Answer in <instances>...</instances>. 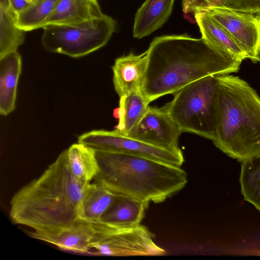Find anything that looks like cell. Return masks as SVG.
Here are the masks:
<instances>
[{"label":"cell","mask_w":260,"mask_h":260,"mask_svg":"<svg viewBox=\"0 0 260 260\" xmlns=\"http://www.w3.org/2000/svg\"><path fill=\"white\" fill-rule=\"evenodd\" d=\"M146 51L142 93L149 103L208 76L237 73L242 63L204 39L186 35L156 37Z\"/></svg>","instance_id":"1"},{"label":"cell","mask_w":260,"mask_h":260,"mask_svg":"<svg viewBox=\"0 0 260 260\" xmlns=\"http://www.w3.org/2000/svg\"><path fill=\"white\" fill-rule=\"evenodd\" d=\"M88 184L72 175L65 150L39 177L14 194L10 217L13 223L36 231L71 224L80 219L81 202Z\"/></svg>","instance_id":"2"},{"label":"cell","mask_w":260,"mask_h":260,"mask_svg":"<svg viewBox=\"0 0 260 260\" xmlns=\"http://www.w3.org/2000/svg\"><path fill=\"white\" fill-rule=\"evenodd\" d=\"M214 145L242 162L260 156V97L246 81L218 75Z\"/></svg>","instance_id":"3"},{"label":"cell","mask_w":260,"mask_h":260,"mask_svg":"<svg viewBox=\"0 0 260 260\" xmlns=\"http://www.w3.org/2000/svg\"><path fill=\"white\" fill-rule=\"evenodd\" d=\"M95 150L99 171L94 182L115 194L160 203L187 183L181 167L139 155Z\"/></svg>","instance_id":"4"},{"label":"cell","mask_w":260,"mask_h":260,"mask_svg":"<svg viewBox=\"0 0 260 260\" xmlns=\"http://www.w3.org/2000/svg\"><path fill=\"white\" fill-rule=\"evenodd\" d=\"M218 75L184 86L163 107L182 133L195 134L212 141L216 134V92Z\"/></svg>","instance_id":"5"},{"label":"cell","mask_w":260,"mask_h":260,"mask_svg":"<svg viewBox=\"0 0 260 260\" xmlns=\"http://www.w3.org/2000/svg\"><path fill=\"white\" fill-rule=\"evenodd\" d=\"M116 27V21L104 14L101 17L76 25H47L42 43L49 52L78 58L104 46Z\"/></svg>","instance_id":"6"},{"label":"cell","mask_w":260,"mask_h":260,"mask_svg":"<svg viewBox=\"0 0 260 260\" xmlns=\"http://www.w3.org/2000/svg\"><path fill=\"white\" fill-rule=\"evenodd\" d=\"M95 231L90 254L109 256L161 255L165 250L154 241L145 226L118 229L91 223Z\"/></svg>","instance_id":"7"},{"label":"cell","mask_w":260,"mask_h":260,"mask_svg":"<svg viewBox=\"0 0 260 260\" xmlns=\"http://www.w3.org/2000/svg\"><path fill=\"white\" fill-rule=\"evenodd\" d=\"M78 142L95 150L124 153L148 157L181 167L183 153L169 151L113 131L93 130L79 136Z\"/></svg>","instance_id":"8"},{"label":"cell","mask_w":260,"mask_h":260,"mask_svg":"<svg viewBox=\"0 0 260 260\" xmlns=\"http://www.w3.org/2000/svg\"><path fill=\"white\" fill-rule=\"evenodd\" d=\"M224 28L253 63L260 54V17L222 7L204 11Z\"/></svg>","instance_id":"9"},{"label":"cell","mask_w":260,"mask_h":260,"mask_svg":"<svg viewBox=\"0 0 260 260\" xmlns=\"http://www.w3.org/2000/svg\"><path fill=\"white\" fill-rule=\"evenodd\" d=\"M181 133L164 107L149 106L143 117L128 136L169 151L182 153L178 145Z\"/></svg>","instance_id":"10"},{"label":"cell","mask_w":260,"mask_h":260,"mask_svg":"<svg viewBox=\"0 0 260 260\" xmlns=\"http://www.w3.org/2000/svg\"><path fill=\"white\" fill-rule=\"evenodd\" d=\"M95 234L91 223L81 219L58 228L29 232V237L55 245L66 251L90 254L91 243Z\"/></svg>","instance_id":"11"},{"label":"cell","mask_w":260,"mask_h":260,"mask_svg":"<svg viewBox=\"0 0 260 260\" xmlns=\"http://www.w3.org/2000/svg\"><path fill=\"white\" fill-rule=\"evenodd\" d=\"M147 64V52L136 55L133 52L115 59L112 69L115 91L119 98L141 92Z\"/></svg>","instance_id":"12"},{"label":"cell","mask_w":260,"mask_h":260,"mask_svg":"<svg viewBox=\"0 0 260 260\" xmlns=\"http://www.w3.org/2000/svg\"><path fill=\"white\" fill-rule=\"evenodd\" d=\"M149 204L133 198L116 194L99 222L112 228L123 229L140 225Z\"/></svg>","instance_id":"13"},{"label":"cell","mask_w":260,"mask_h":260,"mask_svg":"<svg viewBox=\"0 0 260 260\" xmlns=\"http://www.w3.org/2000/svg\"><path fill=\"white\" fill-rule=\"evenodd\" d=\"M103 15L98 0H59L45 26L76 25Z\"/></svg>","instance_id":"14"},{"label":"cell","mask_w":260,"mask_h":260,"mask_svg":"<svg viewBox=\"0 0 260 260\" xmlns=\"http://www.w3.org/2000/svg\"><path fill=\"white\" fill-rule=\"evenodd\" d=\"M175 0H145L137 10L133 37L141 39L161 27L170 16Z\"/></svg>","instance_id":"15"},{"label":"cell","mask_w":260,"mask_h":260,"mask_svg":"<svg viewBox=\"0 0 260 260\" xmlns=\"http://www.w3.org/2000/svg\"><path fill=\"white\" fill-rule=\"evenodd\" d=\"M21 57L17 51L0 58V113L6 116L15 108L17 88L21 73Z\"/></svg>","instance_id":"16"},{"label":"cell","mask_w":260,"mask_h":260,"mask_svg":"<svg viewBox=\"0 0 260 260\" xmlns=\"http://www.w3.org/2000/svg\"><path fill=\"white\" fill-rule=\"evenodd\" d=\"M202 38L219 50L243 61L248 58L247 54L230 35L205 11L195 15Z\"/></svg>","instance_id":"17"},{"label":"cell","mask_w":260,"mask_h":260,"mask_svg":"<svg viewBox=\"0 0 260 260\" xmlns=\"http://www.w3.org/2000/svg\"><path fill=\"white\" fill-rule=\"evenodd\" d=\"M70 171L78 181L89 183L99 171L94 149L82 143L72 145L67 149Z\"/></svg>","instance_id":"18"},{"label":"cell","mask_w":260,"mask_h":260,"mask_svg":"<svg viewBox=\"0 0 260 260\" xmlns=\"http://www.w3.org/2000/svg\"><path fill=\"white\" fill-rule=\"evenodd\" d=\"M115 196V193L96 183H89L82 200L80 218L90 223L99 222Z\"/></svg>","instance_id":"19"},{"label":"cell","mask_w":260,"mask_h":260,"mask_svg":"<svg viewBox=\"0 0 260 260\" xmlns=\"http://www.w3.org/2000/svg\"><path fill=\"white\" fill-rule=\"evenodd\" d=\"M149 104L141 92L120 97L117 109L118 123L115 130L128 136L144 115Z\"/></svg>","instance_id":"20"},{"label":"cell","mask_w":260,"mask_h":260,"mask_svg":"<svg viewBox=\"0 0 260 260\" xmlns=\"http://www.w3.org/2000/svg\"><path fill=\"white\" fill-rule=\"evenodd\" d=\"M184 18L196 23L195 15L210 7H218L254 14L260 17V0H182Z\"/></svg>","instance_id":"21"},{"label":"cell","mask_w":260,"mask_h":260,"mask_svg":"<svg viewBox=\"0 0 260 260\" xmlns=\"http://www.w3.org/2000/svg\"><path fill=\"white\" fill-rule=\"evenodd\" d=\"M59 0H33L17 13L16 25L24 31L43 28Z\"/></svg>","instance_id":"22"},{"label":"cell","mask_w":260,"mask_h":260,"mask_svg":"<svg viewBox=\"0 0 260 260\" xmlns=\"http://www.w3.org/2000/svg\"><path fill=\"white\" fill-rule=\"evenodd\" d=\"M17 13L0 7V58L15 51L24 41L25 31L16 25Z\"/></svg>","instance_id":"23"},{"label":"cell","mask_w":260,"mask_h":260,"mask_svg":"<svg viewBox=\"0 0 260 260\" xmlns=\"http://www.w3.org/2000/svg\"><path fill=\"white\" fill-rule=\"evenodd\" d=\"M239 181L244 200L260 211V156L241 162Z\"/></svg>","instance_id":"24"},{"label":"cell","mask_w":260,"mask_h":260,"mask_svg":"<svg viewBox=\"0 0 260 260\" xmlns=\"http://www.w3.org/2000/svg\"><path fill=\"white\" fill-rule=\"evenodd\" d=\"M12 9L18 13L24 8H25L29 3L25 0H9Z\"/></svg>","instance_id":"25"},{"label":"cell","mask_w":260,"mask_h":260,"mask_svg":"<svg viewBox=\"0 0 260 260\" xmlns=\"http://www.w3.org/2000/svg\"><path fill=\"white\" fill-rule=\"evenodd\" d=\"M26 2H27L28 3H31L33 0H25Z\"/></svg>","instance_id":"26"},{"label":"cell","mask_w":260,"mask_h":260,"mask_svg":"<svg viewBox=\"0 0 260 260\" xmlns=\"http://www.w3.org/2000/svg\"><path fill=\"white\" fill-rule=\"evenodd\" d=\"M258 61L260 62V54L258 57Z\"/></svg>","instance_id":"27"}]
</instances>
